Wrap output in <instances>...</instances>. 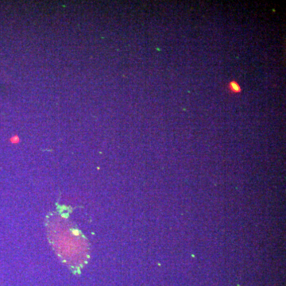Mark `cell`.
<instances>
[{"instance_id": "6da1fadb", "label": "cell", "mask_w": 286, "mask_h": 286, "mask_svg": "<svg viewBox=\"0 0 286 286\" xmlns=\"http://www.w3.org/2000/svg\"><path fill=\"white\" fill-rule=\"evenodd\" d=\"M228 89L230 92L232 93H240L242 91V89H241L240 85L237 83L235 81H231L228 85Z\"/></svg>"}]
</instances>
